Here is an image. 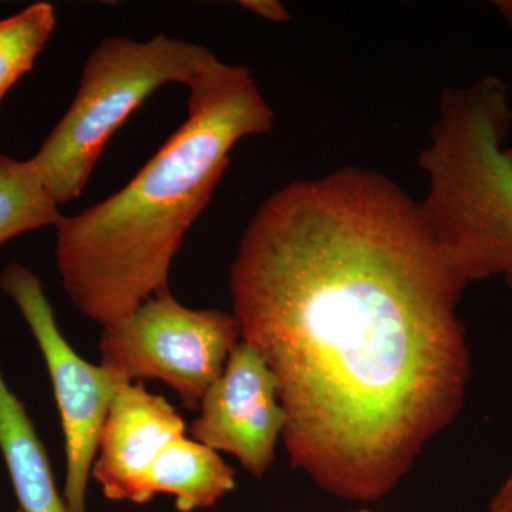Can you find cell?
I'll use <instances>...</instances> for the list:
<instances>
[{
  "label": "cell",
  "mask_w": 512,
  "mask_h": 512,
  "mask_svg": "<svg viewBox=\"0 0 512 512\" xmlns=\"http://www.w3.org/2000/svg\"><path fill=\"white\" fill-rule=\"evenodd\" d=\"M468 285L379 171L345 165L262 202L231 266L232 315L278 380L293 468L348 501L399 485L463 407Z\"/></svg>",
  "instance_id": "obj_1"
},
{
  "label": "cell",
  "mask_w": 512,
  "mask_h": 512,
  "mask_svg": "<svg viewBox=\"0 0 512 512\" xmlns=\"http://www.w3.org/2000/svg\"><path fill=\"white\" fill-rule=\"evenodd\" d=\"M187 87V120L133 180L56 228L64 289L101 329L170 289L175 255L210 204L232 148L274 128V110L244 64L215 55Z\"/></svg>",
  "instance_id": "obj_2"
},
{
  "label": "cell",
  "mask_w": 512,
  "mask_h": 512,
  "mask_svg": "<svg viewBox=\"0 0 512 512\" xmlns=\"http://www.w3.org/2000/svg\"><path fill=\"white\" fill-rule=\"evenodd\" d=\"M511 113L507 86L494 74L444 87L420 153L429 184L421 208L468 284L501 279L512 288Z\"/></svg>",
  "instance_id": "obj_3"
},
{
  "label": "cell",
  "mask_w": 512,
  "mask_h": 512,
  "mask_svg": "<svg viewBox=\"0 0 512 512\" xmlns=\"http://www.w3.org/2000/svg\"><path fill=\"white\" fill-rule=\"evenodd\" d=\"M214 56L207 47L165 35L101 40L66 114L30 158L57 204L82 195L110 138L151 94L168 83L188 86Z\"/></svg>",
  "instance_id": "obj_4"
},
{
  "label": "cell",
  "mask_w": 512,
  "mask_h": 512,
  "mask_svg": "<svg viewBox=\"0 0 512 512\" xmlns=\"http://www.w3.org/2000/svg\"><path fill=\"white\" fill-rule=\"evenodd\" d=\"M239 340L232 313L187 308L165 289L103 328L100 365L124 383L160 380L185 409L198 410Z\"/></svg>",
  "instance_id": "obj_5"
},
{
  "label": "cell",
  "mask_w": 512,
  "mask_h": 512,
  "mask_svg": "<svg viewBox=\"0 0 512 512\" xmlns=\"http://www.w3.org/2000/svg\"><path fill=\"white\" fill-rule=\"evenodd\" d=\"M0 288L18 306L45 357L64 434L66 481L63 498L69 512H87V487L99 448L101 430L123 380L103 365L84 360L69 345L35 272L10 264Z\"/></svg>",
  "instance_id": "obj_6"
},
{
  "label": "cell",
  "mask_w": 512,
  "mask_h": 512,
  "mask_svg": "<svg viewBox=\"0 0 512 512\" xmlns=\"http://www.w3.org/2000/svg\"><path fill=\"white\" fill-rule=\"evenodd\" d=\"M198 410L191 426L194 440L231 454L249 474L264 477L274 463L286 414L278 380L254 346L239 340Z\"/></svg>",
  "instance_id": "obj_7"
},
{
  "label": "cell",
  "mask_w": 512,
  "mask_h": 512,
  "mask_svg": "<svg viewBox=\"0 0 512 512\" xmlns=\"http://www.w3.org/2000/svg\"><path fill=\"white\" fill-rule=\"evenodd\" d=\"M184 433L183 417L163 396L140 382L121 384L101 430L93 480L111 501L148 503L154 461Z\"/></svg>",
  "instance_id": "obj_8"
},
{
  "label": "cell",
  "mask_w": 512,
  "mask_h": 512,
  "mask_svg": "<svg viewBox=\"0 0 512 512\" xmlns=\"http://www.w3.org/2000/svg\"><path fill=\"white\" fill-rule=\"evenodd\" d=\"M0 453L23 512H69L35 424L0 372Z\"/></svg>",
  "instance_id": "obj_9"
},
{
  "label": "cell",
  "mask_w": 512,
  "mask_h": 512,
  "mask_svg": "<svg viewBox=\"0 0 512 512\" xmlns=\"http://www.w3.org/2000/svg\"><path fill=\"white\" fill-rule=\"evenodd\" d=\"M235 474L217 451L181 436L154 461L150 488L154 495H173L180 512L205 510L234 490Z\"/></svg>",
  "instance_id": "obj_10"
},
{
  "label": "cell",
  "mask_w": 512,
  "mask_h": 512,
  "mask_svg": "<svg viewBox=\"0 0 512 512\" xmlns=\"http://www.w3.org/2000/svg\"><path fill=\"white\" fill-rule=\"evenodd\" d=\"M63 218L32 160L0 154V245L35 229L57 228Z\"/></svg>",
  "instance_id": "obj_11"
},
{
  "label": "cell",
  "mask_w": 512,
  "mask_h": 512,
  "mask_svg": "<svg viewBox=\"0 0 512 512\" xmlns=\"http://www.w3.org/2000/svg\"><path fill=\"white\" fill-rule=\"evenodd\" d=\"M55 28L56 10L46 2L0 20V100L33 69Z\"/></svg>",
  "instance_id": "obj_12"
},
{
  "label": "cell",
  "mask_w": 512,
  "mask_h": 512,
  "mask_svg": "<svg viewBox=\"0 0 512 512\" xmlns=\"http://www.w3.org/2000/svg\"><path fill=\"white\" fill-rule=\"evenodd\" d=\"M245 9L251 10L261 18L272 20V22H285L289 19V13L284 6L272 0H252V2H241Z\"/></svg>",
  "instance_id": "obj_13"
},
{
  "label": "cell",
  "mask_w": 512,
  "mask_h": 512,
  "mask_svg": "<svg viewBox=\"0 0 512 512\" xmlns=\"http://www.w3.org/2000/svg\"><path fill=\"white\" fill-rule=\"evenodd\" d=\"M490 512H512V473L491 500Z\"/></svg>",
  "instance_id": "obj_14"
},
{
  "label": "cell",
  "mask_w": 512,
  "mask_h": 512,
  "mask_svg": "<svg viewBox=\"0 0 512 512\" xmlns=\"http://www.w3.org/2000/svg\"><path fill=\"white\" fill-rule=\"evenodd\" d=\"M352 512H372V511H352Z\"/></svg>",
  "instance_id": "obj_15"
},
{
  "label": "cell",
  "mask_w": 512,
  "mask_h": 512,
  "mask_svg": "<svg viewBox=\"0 0 512 512\" xmlns=\"http://www.w3.org/2000/svg\"><path fill=\"white\" fill-rule=\"evenodd\" d=\"M15 512H23V511H22V510H20V508H19V510H16Z\"/></svg>",
  "instance_id": "obj_16"
},
{
  "label": "cell",
  "mask_w": 512,
  "mask_h": 512,
  "mask_svg": "<svg viewBox=\"0 0 512 512\" xmlns=\"http://www.w3.org/2000/svg\"><path fill=\"white\" fill-rule=\"evenodd\" d=\"M511 117H512V113H511Z\"/></svg>",
  "instance_id": "obj_17"
}]
</instances>
